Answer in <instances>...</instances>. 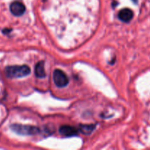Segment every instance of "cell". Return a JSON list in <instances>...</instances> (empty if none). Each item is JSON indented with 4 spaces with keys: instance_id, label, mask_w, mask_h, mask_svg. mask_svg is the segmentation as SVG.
<instances>
[{
    "instance_id": "obj_1",
    "label": "cell",
    "mask_w": 150,
    "mask_h": 150,
    "mask_svg": "<svg viewBox=\"0 0 150 150\" xmlns=\"http://www.w3.org/2000/svg\"><path fill=\"white\" fill-rule=\"evenodd\" d=\"M4 73L7 77L10 79H18L28 76L31 73V69L26 64L7 66L4 70Z\"/></svg>"
},
{
    "instance_id": "obj_2",
    "label": "cell",
    "mask_w": 150,
    "mask_h": 150,
    "mask_svg": "<svg viewBox=\"0 0 150 150\" xmlns=\"http://www.w3.org/2000/svg\"><path fill=\"white\" fill-rule=\"evenodd\" d=\"M10 128L13 132L22 136H33V135L38 134L40 131V129L35 126L21 124L11 125Z\"/></svg>"
},
{
    "instance_id": "obj_3",
    "label": "cell",
    "mask_w": 150,
    "mask_h": 150,
    "mask_svg": "<svg viewBox=\"0 0 150 150\" xmlns=\"http://www.w3.org/2000/svg\"><path fill=\"white\" fill-rule=\"evenodd\" d=\"M53 79H54V83L58 87H64L67 86L69 83V79L67 75L59 69L54 70Z\"/></svg>"
},
{
    "instance_id": "obj_4",
    "label": "cell",
    "mask_w": 150,
    "mask_h": 150,
    "mask_svg": "<svg viewBox=\"0 0 150 150\" xmlns=\"http://www.w3.org/2000/svg\"><path fill=\"white\" fill-rule=\"evenodd\" d=\"M10 12L13 15L16 16H21L25 13L26 7L24 4L19 1H14L10 6Z\"/></svg>"
},
{
    "instance_id": "obj_5",
    "label": "cell",
    "mask_w": 150,
    "mask_h": 150,
    "mask_svg": "<svg viewBox=\"0 0 150 150\" xmlns=\"http://www.w3.org/2000/svg\"><path fill=\"white\" fill-rule=\"evenodd\" d=\"M59 133L63 136L70 137V136H77L79 134V130L73 126L63 125L59 128Z\"/></svg>"
},
{
    "instance_id": "obj_6",
    "label": "cell",
    "mask_w": 150,
    "mask_h": 150,
    "mask_svg": "<svg viewBox=\"0 0 150 150\" xmlns=\"http://www.w3.org/2000/svg\"><path fill=\"white\" fill-rule=\"evenodd\" d=\"M118 18L120 21L123 22H129L133 19V12L129 8L122 9L119 12Z\"/></svg>"
},
{
    "instance_id": "obj_7",
    "label": "cell",
    "mask_w": 150,
    "mask_h": 150,
    "mask_svg": "<svg viewBox=\"0 0 150 150\" xmlns=\"http://www.w3.org/2000/svg\"><path fill=\"white\" fill-rule=\"evenodd\" d=\"M35 76L40 79H43L46 76L45 74V69H44V62L42 61L39 62L38 64L35 65Z\"/></svg>"
},
{
    "instance_id": "obj_8",
    "label": "cell",
    "mask_w": 150,
    "mask_h": 150,
    "mask_svg": "<svg viewBox=\"0 0 150 150\" xmlns=\"http://www.w3.org/2000/svg\"><path fill=\"white\" fill-rule=\"evenodd\" d=\"M95 129V125H81L79 130L83 134L89 135L94 131Z\"/></svg>"
},
{
    "instance_id": "obj_9",
    "label": "cell",
    "mask_w": 150,
    "mask_h": 150,
    "mask_svg": "<svg viewBox=\"0 0 150 150\" xmlns=\"http://www.w3.org/2000/svg\"><path fill=\"white\" fill-rule=\"evenodd\" d=\"M132 1H133V2H135V3H137L138 2V0H132Z\"/></svg>"
}]
</instances>
